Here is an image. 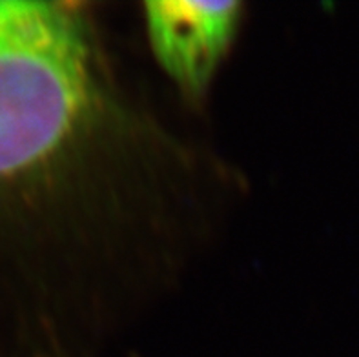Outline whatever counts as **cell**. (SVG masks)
<instances>
[{
    "label": "cell",
    "instance_id": "6da1fadb",
    "mask_svg": "<svg viewBox=\"0 0 359 357\" xmlns=\"http://www.w3.org/2000/svg\"><path fill=\"white\" fill-rule=\"evenodd\" d=\"M108 106L72 6L0 2V181L79 161Z\"/></svg>",
    "mask_w": 359,
    "mask_h": 357
},
{
    "label": "cell",
    "instance_id": "7a4b0ae2",
    "mask_svg": "<svg viewBox=\"0 0 359 357\" xmlns=\"http://www.w3.org/2000/svg\"><path fill=\"white\" fill-rule=\"evenodd\" d=\"M146 22L163 68L201 95L226 55L241 18L239 2H148Z\"/></svg>",
    "mask_w": 359,
    "mask_h": 357
}]
</instances>
